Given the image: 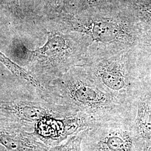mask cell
Wrapping results in <instances>:
<instances>
[{
  "label": "cell",
  "mask_w": 151,
  "mask_h": 151,
  "mask_svg": "<svg viewBox=\"0 0 151 151\" xmlns=\"http://www.w3.org/2000/svg\"><path fill=\"white\" fill-rule=\"evenodd\" d=\"M118 8L65 10L56 16L67 32L88 39L89 54L133 52L142 39L141 28L127 9L122 12Z\"/></svg>",
  "instance_id": "cell-1"
},
{
  "label": "cell",
  "mask_w": 151,
  "mask_h": 151,
  "mask_svg": "<svg viewBox=\"0 0 151 151\" xmlns=\"http://www.w3.org/2000/svg\"><path fill=\"white\" fill-rule=\"evenodd\" d=\"M45 88L54 103L86 114L97 124L130 116L132 111L104 91L81 65L73 67Z\"/></svg>",
  "instance_id": "cell-2"
},
{
  "label": "cell",
  "mask_w": 151,
  "mask_h": 151,
  "mask_svg": "<svg viewBox=\"0 0 151 151\" xmlns=\"http://www.w3.org/2000/svg\"><path fill=\"white\" fill-rule=\"evenodd\" d=\"M90 45L88 39L78 33L48 31L42 47L27 49V71L46 88L73 67L83 65Z\"/></svg>",
  "instance_id": "cell-3"
},
{
  "label": "cell",
  "mask_w": 151,
  "mask_h": 151,
  "mask_svg": "<svg viewBox=\"0 0 151 151\" xmlns=\"http://www.w3.org/2000/svg\"><path fill=\"white\" fill-rule=\"evenodd\" d=\"M133 53L90 54L81 65L104 91L130 110L137 99Z\"/></svg>",
  "instance_id": "cell-4"
},
{
  "label": "cell",
  "mask_w": 151,
  "mask_h": 151,
  "mask_svg": "<svg viewBox=\"0 0 151 151\" xmlns=\"http://www.w3.org/2000/svg\"><path fill=\"white\" fill-rule=\"evenodd\" d=\"M145 142L134 130L130 116H122L96 124L87 130L82 151H143Z\"/></svg>",
  "instance_id": "cell-5"
},
{
  "label": "cell",
  "mask_w": 151,
  "mask_h": 151,
  "mask_svg": "<svg viewBox=\"0 0 151 151\" xmlns=\"http://www.w3.org/2000/svg\"><path fill=\"white\" fill-rule=\"evenodd\" d=\"M77 113L68 107L43 99L35 101L20 100L0 101V120L27 130H34L38 122L47 116L53 115L64 118Z\"/></svg>",
  "instance_id": "cell-6"
},
{
  "label": "cell",
  "mask_w": 151,
  "mask_h": 151,
  "mask_svg": "<svg viewBox=\"0 0 151 151\" xmlns=\"http://www.w3.org/2000/svg\"><path fill=\"white\" fill-rule=\"evenodd\" d=\"M0 145L9 151H48L50 147L33 132L0 120Z\"/></svg>",
  "instance_id": "cell-7"
},
{
  "label": "cell",
  "mask_w": 151,
  "mask_h": 151,
  "mask_svg": "<svg viewBox=\"0 0 151 151\" xmlns=\"http://www.w3.org/2000/svg\"><path fill=\"white\" fill-rule=\"evenodd\" d=\"M137 115L133 127L137 136L145 142H151V106L145 98L136 101Z\"/></svg>",
  "instance_id": "cell-8"
},
{
  "label": "cell",
  "mask_w": 151,
  "mask_h": 151,
  "mask_svg": "<svg viewBox=\"0 0 151 151\" xmlns=\"http://www.w3.org/2000/svg\"><path fill=\"white\" fill-rule=\"evenodd\" d=\"M0 62L4 65L12 74L18 77L22 81H24L28 85H31L35 90L39 98L44 99L47 96V91L45 87L41 85L32 76L30 75L27 70L12 61L1 51Z\"/></svg>",
  "instance_id": "cell-9"
},
{
  "label": "cell",
  "mask_w": 151,
  "mask_h": 151,
  "mask_svg": "<svg viewBox=\"0 0 151 151\" xmlns=\"http://www.w3.org/2000/svg\"><path fill=\"white\" fill-rule=\"evenodd\" d=\"M129 0H77L76 9L72 10L81 11L88 9L116 8L125 5Z\"/></svg>",
  "instance_id": "cell-10"
},
{
  "label": "cell",
  "mask_w": 151,
  "mask_h": 151,
  "mask_svg": "<svg viewBox=\"0 0 151 151\" xmlns=\"http://www.w3.org/2000/svg\"><path fill=\"white\" fill-rule=\"evenodd\" d=\"M87 130L71 137L63 144L49 148L48 151H82L81 144Z\"/></svg>",
  "instance_id": "cell-11"
},
{
  "label": "cell",
  "mask_w": 151,
  "mask_h": 151,
  "mask_svg": "<svg viewBox=\"0 0 151 151\" xmlns=\"http://www.w3.org/2000/svg\"><path fill=\"white\" fill-rule=\"evenodd\" d=\"M50 4L55 8V14L68 8V6L73 0H48Z\"/></svg>",
  "instance_id": "cell-12"
},
{
  "label": "cell",
  "mask_w": 151,
  "mask_h": 151,
  "mask_svg": "<svg viewBox=\"0 0 151 151\" xmlns=\"http://www.w3.org/2000/svg\"><path fill=\"white\" fill-rule=\"evenodd\" d=\"M7 1L13 13L16 14L19 9V0H7Z\"/></svg>",
  "instance_id": "cell-13"
},
{
  "label": "cell",
  "mask_w": 151,
  "mask_h": 151,
  "mask_svg": "<svg viewBox=\"0 0 151 151\" xmlns=\"http://www.w3.org/2000/svg\"><path fill=\"white\" fill-rule=\"evenodd\" d=\"M143 151H151V142H145Z\"/></svg>",
  "instance_id": "cell-14"
}]
</instances>
